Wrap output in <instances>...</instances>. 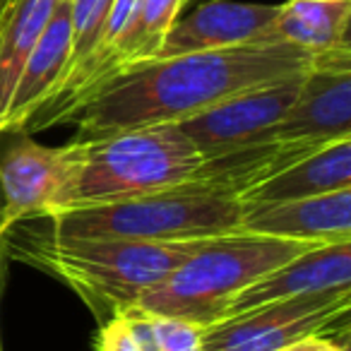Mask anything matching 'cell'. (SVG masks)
I'll return each mask as SVG.
<instances>
[{"instance_id":"obj_1","label":"cell","mask_w":351,"mask_h":351,"mask_svg":"<svg viewBox=\"0 0 351 351\" xmlns=\"http://www.w3.org/2000/svg\"><path fill=\"white\" fill-rule=\"evenodd\" d=\"M311 63L313 56L291 44H248L142 60L99 84L58 123L77 125L75 140L178 123L243 89L306 73Z\"/></svg>"},{"instance_id":"obj_2","label":"cell","mask_w":351,"mask_h":351,"mask_svg":"<svg viewBox=\"0 0 351 351\" xmlns=\"http://www.w3.org/2000/svg\"><path fill=\"white\" fill-rule=\"evenodd\" d=\"M202 164L205 156L176 123L73 140L70 173L53 215L181 186L191 181Z\"/></svg>"},{"instance_id":"obj_3","label":"cell","mask_w":351,"mask_h":351,"mask_svg":"<svg viewBox=\"0 0 351 351\" xmlns=\"http://www.w3.org/2000/svg\"><path fill=\"white\" fill-rule=\"evenodd\" d=\"M207 239L135 241L56 236L29 248V260L63 279L92 308L99 325L132 308L145 291L164 282Z\"/></svg>"},{"instance_id":"obj_4","label":"cell","mask_w":351,"mask_h":351,"mask_svg":"<svg viewBox=\"0 0 351 351\" xmlns=\"http://www.w3.org/2000/svg\"><path fill=\"white\" fill-rule=\"evenodd\" d=\"M311 248L317 245L241 229L212 236L164 282L142 293L135 308L210 327L224 320L231 301L243 289Z\"/></svg>"},{"instance_id":"obj_5","label":"cell","mask_w":351,"mask_h":351,"mask_svg":"<svg viewBox=\"0 0 351 351\" xmlns=\"http://www.w3.org/2000/svg\"><path fill=\"white\" fill-rule=\"evenodd\" d=\"M245 215L241 195L202 181L108 205L65 210L49 217L56 236L135 241H191L239 231Z\"/></svg>"},{"instance_id":"obj_6","label":"cell","mask_w":351,"mask_h":351,"mask_svg":"<svg viewBox=\"0 0 351 351\" xmlns=\"http://www.w3.org/2000/svg\"><path fill=\"white\" fill-rule=\"evenodd\" d=\"M351 289L263 303L205 327L202 351H279L349 325Z\"/></svg>"},{"instance_id":"obj_7","label":"cell","mask_w":351,"mask_h":351,"mask_svg":"<svg viewBox=\"0 0 351 351\" xmlns=\"http://www.w3.org/2000/svg\"><path fill=\"white\" fill-rule=\"evenodd\" d=\"M306 73L243 89L205 111L183 118L176 125L205 159L255 142H267L269 132L291 108Z\"/></svg>"},{"instance_id":"obj_8","label":"cell","mask_w":351,"mask_h":351,"mask_svg":"<svg viewBox=\"0 0 351 351\" xmlns=\"http://www.w3.org/2000/svg\"><path fill=\"white\" fill-rule=\"evenodd\" d=\"M68 173L70 145L44 147L20 130L0 135V195L12 226L34 217L49 219Z\"/></svg>"},{"instance_id":"obj_9","label":"cell","mask_w":351,"mask_h":351,"mask_svg":"<svg viewBox=\"0 0 351 351\" xmlns=\"http://www.w3.org/2000/svg\"><path fill=\"white\" fill-rule=\"evenodd\" d=\"M279 5L210 0L188 17H178L164 36L156 58L234 49L248 44H269V29Z\"/></svg>"},{"instance_id":"obj_10","label":"cell","mask_w":351,"mask_h":351,"mask_svg":"<svg viewBox=\"0 0 351 351\" xmlns=\"http://www.w3.org/2000/svg\"><path fill=\"white\" fill-rule=\"evenodd\" d=\"M241 231L311 245L351 243V188L248 207Z\"/></svg>"},{"instance_id":"obj_11","label":"cell","mask_w":351,"mask_h":351,"mask_svg":"<svg viewBox=\"0 0 351 351\" xmlns=\"http://www.w3.org/2000/svg\"><path fill=\"white\" fill-rule=\"evenodd\" d=\"M351 137V73L311 68L269 140L332 142Z\"/></svg>"},{"instance_id":"obj_12","label":"cell","mask_w":351,"mask_h":351,"mask_svg":"<svg viewBox=\"0 0 351 351\" xmlns=\"http://www.w3.org/2000/svg\"><path fill=\"white\" fill-rule=\"evenodd\" d=\"M332 289H351V243L317 245L265 274L231 301L226 317L263 303Z\"/></svg>"},{"instance_id":"obj_13","label":"cell","mask_w":351,"mask_h":351,"mask_svg":"<svg viewBox=\"0 0 351 351\" xmlns=\"http://www.w3.org/2000/svg\"><path fill=\"white\" fill-rule=\"evenodd\" d=\"M70 46H73L70 0H58L20 73L5 121H3V132L20 130L27 123V118L56 92L60 80L68 73Z\"/></svg>"},{"instance_id":"obj_14","label":"cell","mask_w":351,"mask_h":351,"mask_svg":"<svg viewBox=\"0 0 351 351\" xmlns=\"http://www.w3.org/2000/svg\"><path fill=\"white\" fill-rule=\"evenodd\" d=\"M351 188V137L332 140L317 147L313 154L287 166L277 176L241 195L248 207L274 205V202L301 200Z\"/></svg>"},{"instance_id":"obj_15","label":"cell","mask_w":351,"mask_h":351,"mask_svg":"<svg viewBox=\"0 0 351 351\" xmlns=\"http://www.w3.org/2000/svg\"><path fill=\"white\" fill-rule=\"evenodd\" d=\"M351 0H287L269 29V44H291L311 56L349 46Z\"/></svg>"},{"instance_id":"obj_16","label":"cell","mask_w":351,"mask_h":351,"mask_svg":"<svg viewBox=\"0 0 351 351\" xmlns=\"http://www.w3.org/2000/svg\"><path fill=\"white\" fill-rule=\"evenodd\" d=\"M58 0H8L0 12V132L20 73Z\"/></svg>"},{"instance_id":"obj_17","label":"cell","mask_w":351,"mask_h":351,"mask_svg":"<svg viewBox=\"0 0 351 351\" xmlns=\"http://www.w3.org/2000/svg\"><path fill=\"white\" fill-rule=\"evenodd\" d=\"M186 3H191V0H140L135 27H132L125 44L123 70L142 63V60L156 58L161 44H164V36L178 20Z\"/></svg>"},{"instance_id":"obj_18","label":"cell","mask_w":351,"mask_h":351,"mask_svg":"<svg viewBox=\"0 0 351 351\" xmlns=\"http://www.w3.org/2000/svg\"><path fill=\"white\" fill-rule=\"evenodd\" d=\"M111 5H113V0H70L73 46H70V65H68L65 77L94 53V49H97L99 41H101ZM63 80H60V82H63Z\"/></svg>"},{"instance_id":"obj_19","label":"cell","mask_w":351,"mask_h":351,"mask_svg":"<svg viewBox=\"0 0 351 351\" xmlns=\"http://www.w3.org/2000/svg\"><path fill=\"white\" fill-rule=\"evenodd\" d=\"M147 315L152 322L156 351H202V335H205L202 325L181 320V317L152 315V313Z\"/></svg>"},{"instance_id":"obj_20","label":"cell","mask_w":351,"mask_h":351,"mask_svg":"<svg viewBox=\"0 0 351 351\" xmlns=\"http://www.w3.org/2000/svg\"><path fill=\"white\" fill-rule=\"evenodd\" d=\"M97 351H142L137 346V341L132 339V335L128 332L125 320L121 315L108 317L106 322L99 325L97 341H94Z\"/></svg>"},{"instance_id":"obj_21","label":"cell","mask_w":351,"mask_h":351,"mask_svg":"<svg viewBox=\"0 0 351 351\" xmlns=\"http://www.w3.org/2000/svg\"><path fill=\"white\" fill-rule=\"evenodd\" d=\"M279 351H346V346L337 344V341L327 339V337H311V339L296 341V344L284 346Z\"/></svg>"},{"instance_id":"obj_22","label":"cell","mask_w":351,"mask_h":351,"mask_svg":"<svg viewBox=\"0 0 351 351\" xmlns=\"http://www.w3.org/2000/svg\"><path fill=\"white\" fill-rule=\"evenodd\" d=\"M10 229L12 224L8 221L5 217V202H3V195H0V289H3V282H5V277H3V272H5V258H8V236H10Z\"/></svg>"},{"instance_id":"obj_23","label":"cell","mask_w":351,"mask_h":351,"mask_svg":"<svg viewBox=\"0 0 351 351\" xmlns=\"http://www.w3.org/2000/svg\"><path fill=\"white\" fill-rule=\"evenodd\" d=\"M8 5V0H0V12H3V8Z\"/></svg>"},{"instance_id":"obj_24","label":"cell","mask_w":351,"mask_h":351,"mask_svg":"<svg viewBox=\"0 0 351 351\" xmlns=\"http://www.w3.org/2000/svg\"><path fill=\"white\" fill-rule=\"evenodd\" d=\"M0 135H3V132H0Z\"/></svg>"},{"instance_id":"obj_25","label":"cell","mask_w":351,"mask_h":351,"mask_svg":"<svg viewBox=\"0 0 351 351\" xmlns=\"http://www.w3.org/2000/svg\"><path fill=\"white\" fill-rule=\"evenodd\" d=\"M0 351H3V349H0Z\"/></svg>"}]
</instances>
